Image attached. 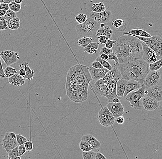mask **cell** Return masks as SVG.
<instances>
[{
  "label": "cell",
  "mask_w": 162,
  "mask_h": 159,
  "mask_svg": "<svg viewBox=\"0 0 162 159\" xmlns=\"http://www.w3.org/2000/svg\"><path fill=\"white\" fill-rule=\"evenodd\" d=\"M7 29V22L3 16L0 17V31H4Z\"/></svg>",
  "instance_id": "41"
},
{
  "label": "cell",
  "mask_w": 162,
  "mask_h": 159,
  "mask_svg": "<svg viewBox=\"0 0 162 159\" xmlns=\"http://www.w3.org/2000/svg\"><path fill=\"white\" fill-rule=\"evenodd\" d=\"M87 19V17L86 15L83 14H79L75 17V20L79 24L84 23Z\"/></svg>",
  "instance_id": "38"
},
{
  "label": "cell",
  "mask_w": 162,
  "mask_h": 159,
  "mask_svg": "<svg viewBox=\"0 0 162 159\" xmlns=\"http://www.w3.org/2000/svg\"><path fill=\"white\" fill-rule=\"evenodd\" d=\"M89 16L100 24L109 22L113 18V14L110 10H105L100 13H95L92 11L89 14Z\"/></svg>",
  "instance_id": "11"
},
{
  "label": "cell",
  "mask_w": 162,
  "mask_h": 159,
  "mask_svg": "<svg viewBox=\"0 0 162 159\" xmlns=\"http://www.w3.org/2000/svg\"><path fill=\"white\" fill-rule=\"evenodd\" d=\"M6 10L0 9V17L4 16L6 12Z\"/></svg>",
  "instance_id": "55"
},
{
  "label": "cell",
  "mask_w": 162,
  "mask_h": 159,
  "mask_svg": "<svg viewBox=\"0 0 162 159\" xmlns=\"http://www.w3.org/2000/svg\"><path fill=\"white\" fill-rule=\"evenodd\" d=\"M24 145L27 152H30L33 149V144L32 142L30 140H29L27 142H25Z\"/></svg>",
  "instance_id": "42"
},
{
  "label": "cell",
  "mask_w": 162,
  "mask_h": 159,
  "mask_svg": "<svg viewBox=\"0 0 162 159\" xmlns=\"http://www.w3.org/2000/svg\"><path fill=\"white\" fill-rule=\"evenodd\" d=\"M127 81L123 78L117 81L116 84V94L119 97H124V92L127 85Z\"/></svg>",
  "instance_id": "21"
},
{
  "label": "cell",
  "mask_w": 162,
  "mask_h": 159,
  "mask_svg": "<svg viewBox=\"0 0 162 159\" xmlns=\"http://www.w3.org/2000/svg\"><path fill=\"white\" fill-rule=\"evenodd\" d=\"M106 106L115 118L118 116H122L124 114V107L120 102L117 103L109 102Z\"/></svg>",
  "instance_id": "16"
},
{
  "label": "cell",
  "mask_w": 162,
  "mask_h": 159,
  "mask_svg": "<svg viewBox=\"0 0 162 159\" xmlns=\"http://www.w3.org/2000/svg\"><path fill=\"white\" fill-rule=\"evenodd\" d=\"M19 156L18 151V146L15 148L8 153L7 158L9 159H15L16 157Z\"/></svg>",
  "instance_id": "34"
},
{
  "label": "cell",
  "mask_w": 162,
  "mask_h": 159,
  "mask_svg": "<svg viewBox=\"0 0 162 159\" xmlns=\"http://www.w3.org/2000/svg\"><path fill=\"white\" fill-rule=\"evenodd\" d=\"M140 39L142 43L152 50L158 56L162 57V39L158 35H153L150 37H143L132 35Z\"/></svg>",
  "instance_id": "6"
},
{
  "label": "cell",
  "mask_w": 162,
  "mask_h": 159,
  "mask_svg": "<svg viewBox=\"0 0 162 159\" xmlns=\"http://www.w3.org/2000/svg\"><path fill=\"white\" fill-rule=\"evenodd\" d=\"M98 42L101 44H105L106 43L108 39H109L107 37L105 36H98L96 37Z\"/></svg>",
  "instance_id": "43"
},
{
  "label": "cell",
  "mask_w": 162,
  "mask_h": 159,
  "mask_svg": "<svg viewBox=\"0 0 162 159\" xmlns=\"http://www.w3.org/2000/svg\"><path fill=\"white\" fill-rule=\"evenodd\" d=\"M20 20L19 18H14L7 22V28L11 30H18L20 27Z\"/></svg>",
  "instance_id": "27"
},
{
  "label": "cell",
  "mask_w": 162,
  "mask_h": 159,
  "mask_svg": "<svg viewBox=\"0 0 162 159\" xmlns=\"http://www.w3.org/2000/svg\"><path fill=\"white\" fill-rule=\"evenodd\" d=\"M92 67L96 68V69H100V68L104 67L101 63L99 61H96V60L92 63Z\"/></svg>",
  "instance_id": "46"
},
{
  "label": "cell",
  "mask_w": 162,
  "mask_h": 159,
  "mask_svg": "<svg viewBox=\"0 0 162 159\" xmlns=\"http://www.w3.org/2000/svg\"><path fill=\"white\" fill-rule=\"evenodd\" d=\"M106 157H104V155H103L101 153L98 151L96 153V158L95 159H106Z\"/></svg>",
  "instance_id": "50"
},
{
  "label": "cell",
  "mask_w": 162,
  "mask_h": 159,
  "mask_svg": "<svg viewBox=\"0 0 162 159\" xmlns=\"http://www.w3.org/2000/svg\"><path fill=\"white\" fill-rule=\"evenodd\" d=\"M96 60L100 62L101 64L103 66V67L108 69L109 71H111V70L113 69V66H112L110 64V63H108V61L102 60L100 56L98 57L96 59Z\"/></svg>",
  "instance_id": "36"
},
{
  "label": "cell",
  "mask_w": 162,
  "mask_h": 159,
  "mask_svg": "<svg viewBox=\"0 0 162 159\" xmlns=\"http://www.w3.org/2000/svg\"><path fill=\"white\" fill-rule=\"evenodd\" d=\"M14 0H0V3H7L9 4L10 3L13 2Z\"/></svg>",
  "instance_id": "54"
},
{
  "label": "cell",
  "mask_w": 162,
  "mask_h": 159,
  "mask_svg": "<svg viewBox=\"0 0 162 159\" xmlns=\"http://www.w3.org/2000/svg\"><path fill=\"white\" fill-rule=\"evenodd\" d=\"M9 9L12 10L15 13H18L21 9L22 6L20 4H18L15 2H12L9 4Z\"/></svg>",
  "instance_id": "35"
},
{
  "label": "cell",
  "mask_w": 162,
  "mask_h": 159,
  "mask_svg": "<svg viewBox=\"0 0 162 159\" xmlns=\"http://www.w3.org/2000/svg\"><path fill=\"white\" fill-rule=\"evenodd\" d=\"M112 25L117 31L122 32L126 30L127 23L124 20L117 19L112 22Z\"/></svg>",
  "instance_id": "24"
},
{
  "label": "cell",
  "mask_w": 162,
  "mask_h": 159,
  "mask_svg": "<svg viewBox=\"0 0 162 159\" xmlns=\"http://www.w3.org/2000/svg\"><path fill=\"white\" fill-rule=\"evenodd\" d=\"M113 51L118 57L119 63L142 59V42L135 37L123 35L116 40Z\"/></svg>",
  "instance_id": "2"
},
{
  "label": "cell",
  "mask_w": 162,
  "mask_h": 159,
  "mask_svg": "<svg viewBox=\"0 0 162 159\" xmlns=\"http://www.w3.org/2000/svg\"><path fill=\"white\" fill-rule=\"evenodd\" d=\"M112 102H114V103L120 102V99L119 98V97L114 98L112 100Z\"/></svg>",
  "instance_id": "56"
},
{
  "label": "cell",
  "mask_w": 162,
  "mask_h": 159,
  "mask_svg": "<svg viewBox=\"0 0 162 159\" xmlns=\"http://www.w3.org/2000/svg\"><path fill=\"white\" fill-rule=\"evenodd\" d=\"M142 85H143V84H141V83L136 81H127V85H126V89H125L124 94V97H125L129 93L132 92V91L138 90V89L142 87Z\"/></svg>",
  "instance_id": "19"
},
{
  "label": "cell",
  "mask_w": 162,
  "mask_h": 159,
  "mask_svg": "<svg viewBox=\"0 0 162 159\" xmlns=\"http://www.w3.org/2000/svg\"><path fill=\"white\" fill-rule=\"evenodd\" d=\"M1 145L7 153H9L13 149L18 146L16 139L10 137L8 132H6L5 134L4 138L2 140Z\"/></svg>",
  "instance_id": "14"
},
{
  "label": "cell",
  "mask_w": 162,
  "mask_h": 159,
  "mask_svg": "<svg viewBox=\"0 0 162 159\" xmlns=\"http://www.w3.org/2000/svg\"><path fill=\"white\" fill-rule=\"evenodd\" d=\"M116 119V121L117 124H123L125 121L124 117L122 116H118Z\"/></svg>",
  "instance_id": "52"
},
{
  "label": "cell",
  "mask_w": 162,
  "mask_h": 159,
  "mask_svg": "<svg viewBox=\"0 0 162 159\" xmlns=\"http://www.w3.org/2000/svg\"><path fill=\"white\" fill-rule=\"evenodd\" d=\"M0 4H1V3H0Z\"/></svg>",
  "instance_id": "58"
},
{
  "label": "cell",
  "mask_w": 162,
  "mask_h": 159,
  "mask_svg": "<svg viewBox=\"0 0 162 159\" xmlns=\"http://www.w3.org/2000/svg\"><path fill=\"white\" fill-rule=\"evenodd\" d=\"M161 80V75L159 70L150 71L143 81V84L146 87L158 85Z\"/></svg>",
  "instance_id": "9"
},
{
  "label": "cell",
  "mask_w": 162,
  "mask_h": 159,
  "mask_svg": "<svg viewBox=\"0 0 162 159\" xmlns=\"http://www.w3.org/2000/svg\"><path fill=\"white\" fill-rule=\"evenodd\" d=\"M146 87L142 85L138 90L132 91L125 97L126 100L129 101L131 106L135 110H142V106L140 105V100L145 96L144 92Z\"/></svg>",
  "instance_id": "7"
},
{
  "label": "cell",
  "mask_w": 162,
  "mask_h": 159,
  "mask_svg": "<svg viewBox=\"0 0 162 159\" xmlns=\"http://www.w3.org/2000/svg\"><path fill=\"white\" fill-rule=\"evenodd\" d=\"M93 39L89 37H83L78 40V45L84 48L87 46L88 44L93 41Z\"/></svg>",
  "instance_id": "28"
},
{
  "label": "cell",
  "mask_w": 162,
  "mask_h": 159,
  "mask_svg": "<svg viewBox=\"0 0 162 159\" xmlns=\"http://www.w3.org/2000/svg\"><path fill=\"white\" fill-rule=\"evenodd\" d=\"M23 0H14V2H15L17 3L18 4H21L22 3Z\"/></svg>",
  "instance_id": "57"
},
{
  "label": "cell",
  "mask_w": 162,
  "mask_h": 159,
  "mask_svg": "<svg viewBox=\"0 0 162 159\" xmlns=\"http://www.w3.org/2000/svg\"><path fill=\"white\" fill-rule=\"evenodd\" d=\"M97 119L101 125L105 127H111L114 124L116 118L107 106L102 107L98 112Z\"/></svg>",
  "instance_id": "8"
},
{
  "label": "cell",
  "mask_w": 162,
  "mask_h": 159,
  "mask_svg": "<svg viewBox=\"0 0 162 159\" xmlns=\"http://www.w3.org/2000/svg\"><path fill=\"white\" fill-rule=\"evenodd\" d=\"M116 40H110V39H108V41L106 42V43H105V47L109 49H113V47H114V45L116 43Z\"/></svg>",
  "instance_id": "45"
},
{
  "label": "cell",
  "mask_w": 162,
  "mask_h": 159,
  "mask_svg": "<svg viewBox=\"0 0 162 159\" xmlns=\"http://www.w3.org/2000/svg\"><path fill=\"white\" fill-rule=\"evenodd\" d=\"M99 42H92L84 48L83 51L89 54L96 53L99 47Z\"/></svg>",
  "instance_id": "25"
},
{
  "label": "cell",
  "mask_w": 162,
  "mask_h": 159,
  "mask_svg": "<svg viewBox=\"0 0 162 159\" xmlns=\"http://www.w3.org/2000/svg\"><path fill=\"white\" fill-rule=\"evenodd\" d=\"M99 56L102 60H105V61H107V60H108V55L106 54H99Z\"/></svg>",
  "instance_id": "53"
},
{
  "label": "cell",
  "mask_w": 162,
  "mask_h": 159,
  "mask_svg": "<svg viewBox=\"0 0 162 159\" xmlns=\"http://www.w3.org/2000/svg\"><path fill=\"white\" fill-rule=\"evenodd\" d=\"M144 95L161 102L162 101V86L158 84L151 87H146Z\"/></svg>",
  "instance_id": "12"
},
{
  "label": "cell",
  "mask_w": 162,
  "mask_h": 159,
  "mask_svg": "<svg viewBox=\"0 0 162 159\" xmlns=\"http://www.w3.org/2000/svg\"><path fill=\"white\" fill-rule=\"evenodd\" d=\"M113 51V49H109L105 47H103L101 48L99 54L102 53H104L108 55L112 53Z\"/></svg>",
  "instance_id": "47"
},
{
  "label": "cell",
  "mask_w": 162,
  "mask_h": 159,
  "mask_svg": "<svg viewBox=\"0 0 162 159\" xmlns=\"http://www.w3.org/2000/svg\"><path fill=\"white\" fill-rule=\"evenodd\" d=\"M162 67V57L153 63L149 64L150 71H157Z\"/></svg>",
  "instance_id": "30"
},
{
  "label": "cell",
  "mask_w": 162,
  "mask_h": 159,
  "mask_svg": "<svg viewBox=\"0 0 162 159\" xmlns=\"http://www.w3.org/2000/svg\"><path fill=\"white\" fill-rule=\"evenodd\" d=\"M123 35H134L138 36L143 37H150L151 36L150 34L144 30L140 29H133L128 32H124Z\"/></svg>",
  "instance_id": "23"
},
{
  "label": "cell",
  "mask_w": 162,
  "mask_h": 159,
  "mask_svg": "<svg viewBox=\"0 0 162 159\" xmlns=\"http://www.w3.org/2000/svg\"><path fill=\"white\" fill-rule=\"evenodd\" d=\"M18 151L19 156L20 157L23 156L26 153V152H27L24 144L18 145Z\"/></svg>",
  "instance_id": "44"
},
{
  "label": "cell",
  "mask_w": 162,
  "mask_h": 159,
  "mask_svg": "<svg viewBox=\"0 0 162 159\" xmlns=\"http://www.w3.org/2000/svg\"><path fill=\"white\" fill-rule=\"evenodd\" d=\"M100 24L91 18H87L84 23L78 24L76 26L77 33L81 37H89L92 38H96V33Z\"/></svg>",
  "instance_id": "5"
},
{
  "label": "cell",
  "mask_w": 162,
  "mask_h": 159,
  "mask_svg": "<svg viewBox=\"0 0 162 159\" xmlns=\"http://www.w3.org/2000/svg\"><path fill=\"white\" fill-rule=\"evenodd\" d=\"M88 69L91 78L95 80H98L104 78L106 73L109 71V70L104 67L100 69H96L93 67H88Z\"/></svg>",
  "instance_id": "17"
},
{
  "label": "cell",
  "mask_w": 162,
  "mask_h": 159,
  "mask_svg": "<svg viewBox=\"0 0 162 159\" xmlns=\"http://www.w3.org/2000/svg\"><path fill=\"white\" fill-rule=\"evenodd\" d=\"M107 61H114L115 62V65H117L119 64V61H118V57L116 53L114 51H113L112 53L108 55V58Z\"/></svg>",
  "instance_id": "40"
},
{
  "label": "cell",
  "mask_w": 162,
  "mask_h": 159,
  "mask_svg": "<svg viewBox=\"0 0 162 159\" xmlns=\"http://www.w3.org/2000/svg\"><path fill=\"white\" fill-rule=\"evenodd\" d=\"M29 140L26 137H24L21 134L19 133V134H16V141L18 144V145L24 144L25 142H27Z\"/></svg>",
  "instance_id": "39"
},
{
  "label": "cell",
  "mask_w": 162,
  "mask_h": 159,
  "mask_svg": "<svg viewBox=\"0 0 162 159\" xmlns=\"http://www.w3.org/2000/svg\"><path fill=\"white\" fill-rule=\"evenodd\" d=\"M19 66H20V70H19V74L21 76H22V77H24L25 74H26L25 69H24V68H23L21 64Z\"/></svg>",
  "instance_id": "51"
},
{
  "label": "cell",
  "mask_w": 162,
  "mask_h": 159,
  "mask_svg": "<svg viewBox=\"0 0 162 159\" xmlns=\"http://www.w3.org/2000/svg\"><path fill=\"white\" fill-rule=\"evenodd\" d=\"M96 153L90 150L87 152H83V159H95L96 158Z\"/></svg>",
  "instance_id": "37"
},
{
  "label": "cell",
  "mask_w": 162,
  "mask_h": 159,
  "mask_svg": "<svg viewBox=\"0 0 162 159\" xmlns=\"http://www.w3.org/2000/svg\"><path fill=\"white\" fill-rule=\"evenodd\" d=\"M106 10V7L103 2H100L97 3H94L92 6V12L95 13H100Z\"/></svg>",
  "instance_id": "29"
},
{
  "label": "cell",
  "mask_w": 162,
  "mask_h": 159,
  "mask_svg": "<svg viewBox=\"0 0 162 159\" xmlns=\"http://www.w3.org/2000/svg\"><path fill=\"white\" fill-rule=\"evenodd\" d=\"M0 56L7 66L15 63L20 59L18 52L10 50L2 51Z\"/></svg>",
  "instance_id": "10"
},
{
  "label": "cell",
  "mask_w": 162,
  "mask_h": 159,
  "mask_svg": "<svg viewBox=\"0 0 162 159\" xmlns=\"http://www.w3.org/2000/svg\"><path fill=\"white\" fill-rule=\"evenodd\" d=\"M22 66L24 67V69L26 72L24 78L26 80H28L29 81H31L33 80L34 77L35 72L33 70H32L29 66V63L27 62H23L21 64Z\"/></svg>",
  "instance_id": "26"
},
{
  "label": "cell",
  "mask_w": 162,
  "mask_h": 159,
  "mask_svg": "<svg viewBox=\"0 0 162 159\" xmlns=\"http://www.w3.org/2000/svg\"><path fill=\"white\" fill-rule=\"evenodd\" d=\"M5 19L6 20V21L7 22H8L10 21L11 20L14 18L16 17L17 14L16 13L14 12L12 10H10V9H8L7 11H6V13L5 15L4 16Z\"/></svg>",
  "instance_id": "33"
},
{
  "label": "cell",
  "mask_w": 162,
  "mask_h": 159,
  "mask_svg": "<svg viewBox=\"0 0 162 159\" xmlns=\"http://www.w3.org/2000/svg\"><path fill=\"white\" fill-rule=\"evenodd\" d=\"M116 66L123 79L136 81L142 84L150 71L149 64L143 59L119 63Z\"/></svg>",
  "instance_id": "3"
},
{
  "label": "cell",
  "mask_w": 162,
  "mask_h": 159,
  "mask_svg": "<svg viewBox=\"0 0 162 159\" xmlns=\"http://www.w3.org/2000/svg\"><path fill=\"white\" fill-rule=\"evenodd\" d=\"M1 57L0 56V79H5L6 78V76L4 72V69L3 68L1 60Z\"/></svg>",
  "instance_id": "48"
},
{
  "label": "cell",
  "mask_w": 162,
  "mask_h": 159,
  "mask_svg": "<svg viewBox=\"0 0 162 159\" xmlns=\"http://www.w3.org/2000/svg\"><path fill=\"white\" fill-rule=\"evenodd\" d=\"M25 80L24 77H22L19 73H16L10 78H8V82L15 86H22L25 84Z\"/></svg>",
  "instance_id": "20"
},
{
  "label": "cell",
  "mask_w": 162,
  "mask_h": 159,
  "mask_svg": "<svg viewBox=\"0 0 162 159\" xmlns=\"http://www.w3.org/2000/svg\"><path fill=\"white\" fill-rule=\"evenodd\" d=\"M122 78L121 73L116 65L113 66L112 70L108 71L103 78L104 84L107 85L108 88L107 99L109 102H112L114 98L119 97L116 94V84L117 81Z\"/></svg>",
  "instance_id": "4"
},
{
  "label": "cell",
  "mask_w": 162,
  "mask_h": 159,
  "mask_svg": "<svg viewBox=\"0 0 162 159\" xmlns=\"http://www.w3.org/2000/svg\"><path fill=\"white\" fill-rule=\"evenodd\" d=\"M81 141H85L89 143L92 146L93 149H97L101 147V144L99 141L91 134L84 135L81 138Z\"/></svg>",
  "instance_id": "18"
},
{
  "label": "cell",
  "mask_w": 162,
  "mask_h": 159,
  "mask_svg": "<svg viewBox=\"0 0 162 159\" xmlns=\"http://www.w3.org/2000/svg\"><path fill=\"white\" fill-rule=\"evenodd\" d=\"M79 147L81 150L83 152H87L93 149L92 146L89 143L85 141H81L80 142Z\"/></svg>",
  "instance_id": "32"
},
{
  "label": "cell",
  "mask_w": 162,
  "mask_h": 159,
  "mask_svg": "<svg viewBox=\"0 0 162 159\" xmlns=\"http://www.w3.org/2000/svg\"><path fill=\"white\" fill-rule=\"evenodd\" d=\"M93 80L88 67L82 64L72 67L66 76V89L67 96L73 102L80 103L88 98V89Z\"/></svg>",
  "instance_id": "1"
},
{
  "label": "cell",
  "mask_w": 162,
  "mask_h": 159,
  "mask_svg": "<svg viewBox=\"0 0 162 159\" xmlns=\"http://www.w3.org/2000/svg\"><path fill=\"white\" fill-rule=\"evenodd\" d=\"M0 9H3V10L7 11L8 9H9V4L7 3H2L0 4Z\"/></svg>",
  "instance_id": "49"
},
{
  "label": "cell",
  "mask_w": 162,
  "mask_h": 159,
  "mask_svg": "<svg viewBox=\"0 0 162 159\" xmlns=\"http://www.w3.org/2000/svg\"><path fill=\"white\" fill-rule=\"evenodd\" d=\"M6 78H9L13 76V75L17 73V71L14 67H11L10 66H8L6 67L5 69L4 70Z\"/></svg>",
  "instance_id": "31"
},
{
  "label": "cell",
  "mask_w": 162,
  "mask_h": 159,
  "mask_svg": "<svg viewBox=\"0 0 162 159\" xmlns=\"http://www.w3.org/2000/svg\"><path fill=\"white\" fill-rule=\"evenodd\" d=\"M113 34V31L108 25H104L100 27L96 33V37L98 36H105L110 39L112 37Z\"/></svg>",
  "instance_id": "22"
},
{
  "label": "cell",
  "mask_w": 162,
  "mask_h": 159,
  "mask_svg": "<svg viewBox=\"0 0 162 159\" xmlns=\"http://www.w3.org/2000/svg\"><path fill=\"white\" fill-rule=\"evenodd\" d=\"M142 47L143 50L142 59L146 61L149 64L155 63L157 60L161 58V56H157L156 53L151 49L142 42Z\"/></svg>",
  "instance_id": "13"
},
{
  "label": "cell",
  "mask_w": 162,
  "mask_h": 159,
  "mask_svg": "<svg viewBox=\"0 0 162 159\" xmlns=\"http://www.w3.org/2000/svg\"><path fill=\"white\" fill-rule=\"evenodd\" d=\"M142 104L144 109L150 112L157 110L160 107L159 101L147 96L142 98Z\"/></svg>",
  "instance_id": "15"
}]
</instances>
